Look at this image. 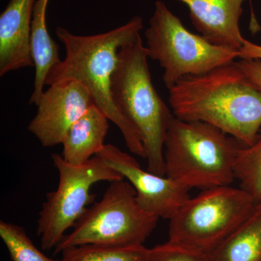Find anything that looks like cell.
Here are the masks:
<instances>
[{
    "label": "cell",
    "mask_w": 261,
    "mask_h": 261,
    "mask_svg": "<svg viewBox=\"0 0 261 261\" xmlns=\"http://www.w3.org/2000/svg\"><path fill=\"white\" fill-rule=\"evenodd\" d=\"M168 90V102L178 119L209 123L245 147L256 141L261 92L234 62L205 74L185 77Z\"/></svg>",
    "instance_id": "6da1fadb"
},
{
    "label": "cell",
    "mask_w": 261,
    "mask_h": 261,
    "mask_svg": "<svg viewBox=\"0 0 261 261\" xmlns=\"http://www.w3.org/2000/svg\"><path fill=\"white\" fill-rule=\"evenodd\" d=\"M234 176L240 188L251 195L255 204L261 202V128L256 141L239 151Z\"/></svg>",
    "instance_id": "e0dca14e"
},
{
    "label": "cell",
    "mask_w": 261,
    "mask_h": 261,
    "mask_svg": "<svg viewBox=\"0 0 261 261\" xmlns=\"http://www.w3.org/2000/svg\"><path fill=\"white\" fill-rule=\"evenodd\" d=\"M149 249L143 245L128 247L84 245L62 251L63 261H145Z\"/></svg>",
    "instance_id": "2e32d148"
},
{
    "label": "cell",
    "mask_w": 261,
    "mask_h": 261,
    "mask_svg": "<svg viewBox=\"0 0 261 261\" xmlns=\"http://www.w3.org/2000/svg\"><path fill=\"white\" fill-rule=\"evenodd\" d=\"M112 77L113 101L142 135L147 171L166 176L164 142L174 115L152 84L140 36L121 47Z\"/></svg>",
    "instance_id": "3957f363"
},
{
    "label": "cell",
    "mask_w": 261,
    "mask_h": 261,
    "mask_svg": "<svg viewBox=\"0 0 261 261\" xmlns=\"http://www.w3.org/2000/svg\"><path fill=\"white\" fill-rule=\"evenodd\" d=\"M255 205L240 187L206 189L190 197L169 219L168 241L207 255L250 216Z\"/></svg>",
    "instance_id": "8992f818"
},
{
    "label": "cell",
    "mask_w": 261,
    "mask_h": 261,
    "mask_svg": "<svg viewBox=\"0 0 261 261\" xmlns=\"http://www.w3.org/2000/svg\"><path fill=\"white\" fill-rule=\"evenodd\" d=\"M145 35L148 57L163 68L168 89L185 77L205 74L239 58L238 51L214 45L187 30L161 0L154 3Z\"/></svg>",
    "instance_id": "52a82bcc"
},
{
    "label": "cell",
    "mask_w": 261,
    "mask_h": 261,
    "mask_svg": "<svg viewBox=\"0 0 261 261\" xmlns=\"http://www.w3.org/2000/svg\"><path fill=\"white\" fill-rule=\"evenodd\" d=\"M243 146L209 123L174 116L165 138L166 176L189 189L230 185Z\"/></svg>",
    "instance_id": "277c9868"
},
{
    "label": "cell",
    "mask_w": 261,
    "mask_h": 261,
    "mask_svg": "<svg viewBox=\"0 0 261 261\" xmlns=\"http://www.w3.org/2000/svg\"><path fill=\"white\" fill-rule=\"evenodd\" d=\"M205 255L207 261H261V202L222 243Z\"/></svg>",
    "instance_id": "9a60e30c"
},
{
    "label": "cell",
    "mask_w": 261,
    "mask_h": 261,
    "mask_svg": "<svg viewBox=\"0 0 261 261\" xmlns=\"http://www.w3.org/2000/svg\"><path fill=\"white\" fill-rule=\"evenodd\" d=\"M239 58L243 60H261V46L244 39L243 47L239 51Z\"/></svg>",
    "instance_id": "44dd1931"
},
{
    "label": "cell",
    "mask_w": 261,
    "mask_h": 261,
    "mask_svg": "<svg viewBox=\"0 0 261 261\" xmlns=\"http://www.w3.org/2000/svg\"><path fill=\"white\" fill-rule=\"evenodd\" d=\"M234 63L246 76L249 82L261 92V60L241 59Z\"/></svg>",
    "instance_id": "ffe728a7"
},
{
    "label": "cell",
    "mask_w": 261,
    "mask_h": 261,
    "mask_svg": "<svg viewBox=\"0 0 261 261\" xmlns=\"http://www.w3.org/2000/svg\"><path fill=\"white\" fill-rule=\"evenodd\" d=\"M135 188L124 179L111 182L102 200L87 209L56 247L59 253L84 245L128 247L143 245L159 218L142 210Z\"/></svg>",
    "instance_id": "5b68a950"
},
{
    "label": "cell",
    "mask_w": 261,
    "mask_h": 261,
    "mask_svg": "<svg viewBox=\"0 0 261 261\" xmlns=\"http://www.w3.org/2000/svg\"><path fill=\"white\" fill-rule=\"evenodd\" d=\"M94 105L83 84L74 80L57 82L43 93L28 130L43 147L60 145L70 127Z\"/></svg>",
    "instance_id": "30bf717a"
},
{
    "label": "cell",
    "mask_w": 261,
    "mask_h": 261,
    "mask_svg": "<svg viewBox=\"0 0 261 261\" xmlns=\"http://www.w3.org/2000/svg\"><path fill=\"white\" fill-rule=\"evenodd\" d=\"M35 0H10L0 16V76L34 66L31 32Z\"/></svg>",
    "instance_id": "7c38bea8"
},
{
    "label": "cell",
    "mask_w": 261,
    "mask_h": 261,
    "mask_svg": "<svg viewBox=\"0 0 261 261\" xmlns=\"http://www.w3.org/2000/svg\"><path fill=\"white\" fill-rule=\"evenodd\" d=\"M143 27V19L138 15L121 27L94 35H75L58 27L56 34L64 44L65 57L50 70L45 85L65 80L83 84L92 94L94 106L121 130L128 149L145 159L142 135L117 107L111 90L120 49L140 36Z\"/></svg>",
    "instance_id": "7a4b0ae2"
},
{
    "label": "cell",
    "mask_w": 261,
    "mask_h": 261,
    "mask_svg": "<svg viewBox=\"0 0 261 261\" xmlns=\"http://www.w3.org/2000/svg\"><path fill=\"white\" fill-rule=\"evenodd\" d=\"M190 10L192 25L211 44L240 51L245 38L240 19L245 0H178Z\"/></svg>",
    "instance_id": "8fae6325"
},
{
    "label": "cell",
    "mask_w": 261,
    "mask_h": 261,
    "mask_svg": "<svg viewBox=\"0 0 261 261\" xmlns=\"http://www.w3.org/2000/svg\"><path fill=\"white\" fill-rule=\"evenodd\" d=\"M109 121L96 106L77 120L65 136L62 157L72 166H81L99 152L109 129Z\"/></svg>",
    "instance_id": "4fadbf2b"
},
{
    "label": "cell",
    "mask_w": 261,
    "mask_h": 261,
    "mask_svg": "<svg viewBox=\"0 0 261 261\" xmlns=\"http://www.w3.org/2000/svg\"><path fill=\"white\" fill-rule=\"evenodd\" d=\"M96 156L128 180L137 192V203L147 214L170 219L190 197V189L167 176L145 171L135 158L116 146L105 145Z\"/></svg>",
    "instance_id": "9c48e42d"
},
{
    "label": "cell",
    "mask_w": 261,
    "mask_h": 261,
    "mask_svg": "<svg viewBox=\"0 0 261 261\" xmlns=\"http://www.w3.org/2000/svg\"><path fill=\"white\" fill-rule=\"evenodd\" d=\"M51 159L59 173V183L56 191L47 194L39 214L37 234L44 251L56 248L65 231L74 226L87 206L93 202L95 195L90 190L94 184L124 179L96 155L81 166H72L58 154H51Z\"/></svg>",
    "instance_id": "ba28073f"
},
{
    "label": "cell",
    "mask_w": 261,
    "mask_h": 261,
    "mask_svg": "<svg viewBox=\"0 0 261 261\" xmlns=\"http://www.w3.org/2000/svg\"><path fill=\"white\" fill-rule=\"evenodd\" d=\"M49 0H37L34 5L31 32V53L35 66L34 91L29 104L37 106L43 93L46 80L50 70L62 61L59 45L48 33L46 11Z\"/></svg>",
    "instance_id": "5bb4252c"
},
{
    "label": "cell",
    "mask_w": 261,
    "mask_h": 261,
    "mask_svg": "<svg viewBox=\"0 0 261 261\" xmlns=\"http://www.w3.org/2000/svg\"><path fill=\"white\" fill-rule=\"evenodd\" d=\"M0 237L13 261H63L46 256L35 246L22 226L1 221Z\"/></svg>",
    "instance_id": "ac0fdd59"
},
{
    "label": "cell",
    "mask_w": 261,
    "mask_h": 261,
    "mask_svg": "<svg viewBox=\"0 0 261 261\" xmlns=\"http://www.w3.org/2000/svg\"><path fill=\"white\" fill-rule=\"evenodd\" d=\"M145 261H207L206 255L168 241L149 249Z\"/></svg>",
    "instance_id": "d6986e66"
}]
</instances>
